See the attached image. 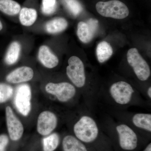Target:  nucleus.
I'll return each mask as SVG.
<instances>
[{"instance_id": "obj_21", "label": "nucleus", "mask_w": 151, "mask_h": 151, "mask_svg": "<svg viewBox=\"0 0 151 151\" xmlns=\"http://www.w3.org/2000/svg\"><path fill=\"white\" fill-rule=\"evenodd\" d=\"M57 8V0H42L41 10L45 16H50L56 12Z\"/></svg>"}, {"instance_id": "obj_7", "label": "nucleus", "mask_w": 151, "mask_h": 151, "mask_svg": "<svg viewBox=\"0 0 151 151\" xmlns=\"http://www.w3.org/2000/svg\"><path fill=\"white\" fill-rule=\"evenodd\" d=\"M97 12L103 17L118 19L126 18L129 11L127 5L119 0L99 1L96 4Z\"/></svg>"}, {"instance_id": "obj_9", "label": "nucleus", "mask_w": 151, "mask_h": 151, "mask_svg": "<svg viewBox=\"0 0 151 151\" xmlns=\"http://www.w3.org/2000/svg\"><path fill=\"white\" fill-rule=\"evenodd\" d=\"M5 113L9 138L12 142H18L21 139L23 135V126L15 115L11 107L7 106L6 107Z\"/></svg>"}, {"instance_id": "obj_16", "label": "nucleus", "mask_w": 151, "mask_h": 151, "mask_svg": "<svg viewBox=\"0 0 151 151\" xmlns=\"http://www.w3.org/2000/svg\"><path fill=\"white\" fill-rule=\"evenodd\" d=\"M19 15V20L22 25L30 27L32 25L37 19V12L33 8L24 7L21 8Z\"/></svg>"}, {"instance_id": "obj_19", "label": "nucleus", "mask_w": 151, "mask_h": 151, "mask_svg": "<svg viewBox=\"0 0 151 151\" xmlns=\"http://www.w3.org/2000/svg\"><path fill=\"white\" fill-rule=\"evenodd\" d=\"M62 138L56 132L45 136L42 139L43 151H55L61 144Z\"/></svg>"}, {"instance_id": "obj_5", "label": "nucleus", "mask_w": 151, "mask_h": 151, "mask_svg": "<svg viewBox=\"0 0 151 151\" xmlns=\"http://www.w3.org/2000/svg\"><path fill=\"white\" fill-rule=\"evenodd\" d=\"M45 89L47 93L54 96L61 103H68L81 97L80 93L75 86L67 81L50 82L46 84Z\"/></svg>"}, {"instance_id": "obj_14", "label": "nucleus", "mask_w": 151, "mask_h": 151, "mask_svg": "<svg viewBox=\"0 0 151 151\" xmlns=\"http://www.w3.org/2000/svg\"><path fill=\"white\" fill-rule=\"evenodd\" d=\"M38 58L40 62L45 67L52 68L59 63V59L46 45H42L39 49Z\"/></svg>"}, {"instance_id": "obj_18", "label": "nucleus", "mask_w": 151, "mask_h": 151, "mask_svg": "<svg viewBox=\"0 0 151 151\" xmlns=\"http://www.w3.org/2000/svg\"><path fill=\"white\" fill-rule=\"evenodd\" d=\"M21 6L14 0H0V12L8 16L19 14Z\"/></svg>"}, {"instance_id": "obj_10", "label": "nucleus", "mask_w": 151, "mask_h": 151, "mask_svg": "<svg viewBox=\"0 0 151 151\" xmlns=\"http://www.w3.org/2000/svg\"><path fill=\"white\" fill-rule=\"evenodd\" d=\"M58 122V118L53 112L49 111L42 112L37 119L38 133L44 137L50 134L56 129Z\"/></svg>"}, {"instance_id": "obj_2", "label": "nucleus", "mask_w": 151, "mask_h": 151, "mask_svg": "<svg viewBox=\"0 0 151 151\" xmlns=\"http://www.w3.org/2000/svg\"><path fill=\"white\" fill-rule=\"evenodd\" d=\"M114 151H141L149 141L127 124L103 112L98 119Z\"/></svg>"}, {"instance_id": "obj_24", "label": "nucleus", "mask_w": 151, "mask_h": 151, "mask_svg": "<svg viewBox=\"0 0 151 151\" xmlns=\"http://www.w3.org/2000/svg\"><path fill=\"white\" fill-rule=\"evenodd\" d=\"M9 142V136L6 134H0V151H7Z\"/></svg>"}, {"instance_id": "obj_17", "label": "nucleus", "mask_w": 151, "mask_h": 151, "mask_svg": "<svg viewBox=\"0 0 151 151\" xmlns=\"http://www.w3.org/2000/svg\"><path fill=\"white\" fill-rule=\"evenodd\" d=\"M68 26V22L63 17L55 18L48 21L45 28L47 32L50 34H56L65 30Z\"/></svg>"}, {"instance_id": "obj_13", "label": "nucleus", "mask_w": 151, "mask_h": 151, "mask_svg": "<svg viewBox=\"0 0 151 151\" xmlns=\"http://www.w3.org/2000/svg\"><path fill=\"white\" fill-rule=\"evenodd\" d=\"M60 145L62 151H95L72 134L64 135L62 138Z\"/></svg>"}, {"instance_id": "obj_3", "label": "nucleus", "mask_w": 151, "mask_h": 151, "mask_svg": "<svg viewBox=\"0 0 151 151\" xmlns=\"http://www.w3.org/2000/svg\"><path fill=\"white\" fill-rule=\"evenodd\" d=\"M103 108L128 110L132 106L151 108L147 101L134 85L125 80L112 82L107 87H100L97 96V106Z\"/></svg>"}, {"instance_id": "obj_20", "label": "nucleus", "mask_w": 151, "mask_h": 151, "mask_svg": "<svg viewBox=\"0 0 151 151\" xmlns=\"http://www.w3.org/2000/svg\"><path fill=\"white\" fill-rule=\"evenodd\" d=\"M113 54V48L107 42L103 41L98 44L96 48V55L100 63L107 61Z\"/></svg>"}, {"instance_id": "obj_26", "label": "nucleus", "mask_w": 151, "mask_h": 151, "mask_svg": "<svg viewBox=\"0 0 151 151\" xmlns=\"http://www.w3.org/2000/svg\"><path fill=\"white\" fill-rule=\"evenodd\" d=\"M4 26L2 21L0 18V33L4 30Z\"/></svg>"}, {"instance_id": "obj_11", "label": "nucleus", "mask_w": 151, "mask_h": 151, "mask_svg": "<svg viewBox=\"0 0 151 151\" xmlns=\"http://www.w3.org/2000/svg\"><path fill=\"white\" fill-rule=\"evenodd\" d=\"M98 21L96 19L91 18L86 23L80 22L77 25V35L80 41L84 43L90 42L97 30Z\"/></svg>"}, {"instance_id": "obj_1", "label": "nucleus", "mask_w": 151, "mask_h": 151, "mask_svg": "<svg viewBox=\"0 0 151 151\" xmlns=\"http://www.w3.org/2000/svg\"><path fill=\"white\" fill-rule=\"evenodd\" d=\"M78 108L77 117L71 126L72 134L95 151H114L96 113L89 110L83 103Z\"/></svg>"}, {"instance_id": "obj_23", "label": "nucleus", "mask_w": 151, "mask_h": 151, "mask_svg": "<svg viewBox=\"0 0 151 151\" xmlns=\"http://www.w3.org/2000/svg\"><path fill=\"white\" fill-rule=\"evenodd\" d=\"M63 2L68 10L74 16H77L82 12V6L77 0H63Z\"/></svg>"}, {"instance_id": "obj_4", "label": "nucleus", "mask_w": 151, "mask_h": 151, "mask_svg": "<svg viewBox=\"0 0 151 151\" xmlns=\"http://www.w3.org/2000/svg\"><path fill=\"white\" fill-rule=\"evenodd\" d=\"M103 112L127 124L149 141L151 139V113L131 112L128 110L104 108Z\"/></svg>"}, {"instance_id": "obj_12", "label": "nucleus", "mask_w": 151, "mask_h": 151, "mask_svg": "<svg viewBox=\"0 0 151 151\" xmlns=\"http://www.w3.org/2000/svg\"><path fill=\"white\" fill-rule=\"evenodd\" d=\"M34 72L31 68L23 66L10 72L6 77V81L11 84H19L32 80Z\"/></svg>"}, {"instance_id": "obj_25", "label": "nucleus", "mask_w": 151, "mask_h": 151, "mask_svg": "<svg viewBox=\"0 0 151 151\" xmlns=\"http://www.w3.org/2000/svg\"><path fill=\"white\" fill-rule=\"evenodd\" d=\"M141 151H151V142H149Z\"/></svg>"}, {"instance_id": "obj_8", "label": "nucleus", "mask_w": 151, "mask_h": 151, "mask_svg": "<svg viewBox=\"0 0 151 151\" xmlns=\"http://www.w3.org/2000/svg\"><path fill=\"white\" fill-rule=\"evenodd\" d=\"M32 92L28 84H22L17 88L14 103L18 111L23 116H27L31 110Z\"/></svg>"}, {"instance_id": "obj_6", "label": "nucleus", "mask_w": 151, "mask_h": 151, "mask_svg": "<svg viewBox=\"0 0 151 151\" xmlns=\"http://www.w3.org/2000/svg\"><path fill=\"white\" fill-rule=\"evenodd\" d=\"M127 59L128 64L139 81L143 83L148 80L151 76L150 68L137 48H132L128 50Z\"/></svg>"}, {"instance_id": "obj_15", "label": "nucleus", "mask_w": 151, "mask_h": 151, "mask_svg": "<svg viewBox=\"0 0 151 151\" xmlns=\"http://www.w3.org/2000/svg\"><path fill=\"white\" fill-rule=\"evenodd\" d=\"M22 46L17 41L12 42L9 45L4 57V62L6 65H11L15 64L19 59Z\"/></svg>"}, {"instance_id": "obj_22", "label": "nucleus", "mask_w": 151, "mask_h": 151, "mask_svg": "<svg viewBox=\"0 0 151 151\" xmlns=\"http://www.w3.org/2000/svg\"><path fill=\"white\" fill-rule=\"evenodd\" d=\"M13 88L5 83H0V104L6 103L12 96Z\"/></svg>"}]
</instances>
